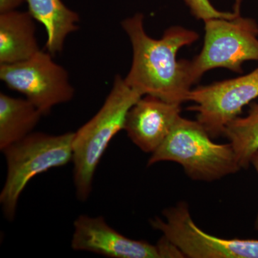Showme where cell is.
Segmentation results:
<instances>
[{
  "instance_id": "cell-1",
  "label": "cell",
  "mask_w": 258,
  "mask_h": 258,
  "mask_svg": "<svg viewBox=\"0 0 258 258\" xmlns=\"http://www.w3.org/2000/svg\"><path fill=\"white\" fill-rule=\"evenodd\" d=\"M144 19L143 15L137 13L121 23L133 50L125 83L142 96L181 105L188 101L193 83L189 61L177 60L176 55L180 49L196 42L199 35L183 27L172 26L156 40L146 32Z\"/></svg>"
},
{
  "instance_id": "cell-2",
  "label": "cell",
  "mask_w": 258,
  "mask_h": 258,
  "mask_svg": "<svg viewBox=\"0 0 258 258\" xmlns=\"http://www.w3.org/2000/svg\"><path fill=\"white\" fill-rule=\"evenodd\" d=\"M143 96L115 76L104 103L87 123L74 132V181L78 200L85 202L92 191L97 167L113 137L124 129L127 113Z\"/></svg>"
},
{
  "instance_id": "cell-3",
  "label": "cell",
  "mask_w": 258,
  "mask_h": 258,
  "mask_svg": "<svg viewBox=\"0 0 258 258\" xmlns=\"http://www.w3.org/2000/svg\"><path fill=\"white\" fill-rule=\"evenodd\" d=\"M198 120L180 116L162 144L147 162L150 166L172 161L195 181H210L235 174L240 167L230 143L217 144Z\"/></svg>"
},
{
  "instance_id": "cell-4",
  "label": "cell",
  "mask_w": 258,
  "mask_h": 258,
  "mask_svg": "<svg viewBox=\"0 0 258 258\" xmlns=\"http://www.w3.org/2000/svg\"><path fill=\"white\" fill-rule=\"evenodd\" d=\"M74 137V132L59 135L32 132L2 151L6 160L7 176L0 193V205L8 221L14 220L20 196L35 176L72 161Z\"/></svg>"
},
{
  "instance_id": "cell-5",
  "label": "cell",
  "mask_w": 258,
  "mask_h": 258,
  "mask_svg": "<svg viewBox=\"0 0 258 258\" xmlns=\"http://www.w3.org/2000/svg\"><path fill=\"white\" fill-rule=\"evenodd\" d=\"M205 40L201 52L189 61L193 85L208 71L224 68L242 74V66L258 61V24L243 18L239 12L232 19L215 18L205 21Z\"/></svg>"
},
{
  "instance_id": "cell-6",
  "label": "cell",
  "mask_w": 258,
  "mask_h": 258,
  "mask_svg": "<svg viewBox=\"0 0 258 258\" xmlns=\"http://www.w3.org/2000/svg\"><path fill=\"white\" fill-rule=\"evenodd\" d=\"M52 57L41 50L28 60L0 64L1 81L23 94L43 115L57 105L72 101L75 96L69 73Z\"/></svg>"
},
{
  "instance_id": "cell-7",
  "label": "cell",
  "mask_w": 258,
  "mask_h": 258,
  "mask_svg": "<svg viewBox=\"0 0 258 258\" xmlns=\"http://www.w3.org/2000/svg\"><path fill=\"white\" fill-rule=\"evenodd\" d=\"M164 219L151 220L153 228L190 258H258V240L225 239L202 230L195 224L187 204L181 203L163 211Z\"/></svg>"
},
{
  "instance_id": "cell-8",
  "label": "cell",
  "mask_w": 258,
  "mask_h": 258,
  "mask_svg": "<svg viewBox=\"0 0 258 258\" xmlns=\"http://www.w3.org/2000/svg\"><path fill=\"white\" fill-rule=\"evenodd\" d=\"M258 98V68L244 76L192 88L188 101L195 106L200 122L212 138L224 133L225 127L242 113V108Z\"/></svg>"
},
{
  "instance_id": "cell-9",
  "label": "cell",
  "mask_w": 258,
  "mask_h": 258,
  "mask_svg": "<svg viewBox=\"0 0 258 258\" xmlns=\"http://www.w3.org/2000/svg\"><path fill=\"white\" fill-rule=\"evenodd\" d=\"M71 247L111 258H161L157 244L125 237L103 217L80 215L74 223Z\"/></svg>"
},
{
  "instance_id": "cell-10",
  "label": "cell",
  "mask_w": 258,
  "mask_h": 258,
  "mask_svg": "<svg viewBox=\"0 0 258 258\" xmlns=\"http://www.w3.org/2000/svg\"><path fill=\"white\" fill-rule=\"evenodd\" d=\"M181 113V105L144 96L129 110L124 129L142 152L153 154L167 138Z\"/></svg>"
},
{
  "instance_id": "cell-11",
  "label": "cell",
  "mask_w": 258,
  "mask_h": 258,
  "mask_svg": "<svg viewBox=\"0 0 258 258\" xmlns=\"http://www.w3.org/2000/svg\"><path fill=\"white\" fill-rule=\"evenodd\" d=\"M35 19L18 10L0 14V64L28 60L41 50Z\"/></svg>"
},
{
  "instance_id": "cell-12",
  "label": "cell",
  "mask_w": 258,
  "mask_h": 258,
  "mask_svg": "<svg viewBox=\"0 0 258 258\" xmlns=\"http://www.w3.org/2000/svg\"><path fill=\"white\" fill-rule=\"evenodd\" d=\"M25 3L32 18L45 28L47 52L53 56L60 53L67 37L79 30V14L62 0H25Z\"/></svg>"
},
{
  "instance_id": "cell-13",
  "label": "cell",
  "mask_w": 258,
  "mask_h": 258,
  "mask_svg": "<svg viewBox=\"0 0 258 258\" xmlns=\"http://www.w3.org/2000/svg\"><path fill=\"white\" fill-rule=\"evenodd\" d=\"M42 112L26 98L0 93V150L23 140L33 132Z\"/></svg>"
},
{
  "instance_id": "cell-14",
  "label": "cell",
  "mask_w": 258,
  "mask_h": 258,
  "mask_svg": "<svg viewBox=\"0 0 258 258\" xmlns=\"http://www.w3.org/2000/svg\"><path fill=\"white\" fill-rule=\"evenodd\" d=\"M223 135L230 141L240 167L247 169L251 158L258 151V103L251 105L246 116L230 122Z\"/></svg>"
},
{
  "instance_id": "cell-15",
  "label": "cell",
  "mask_w": 258,
  "mask_h": 258,
  "mask_svg": "<svg viewBox=\"0 0 258 258\" xmlns=\"http://www.w3.org/2000/svg\"><path fill=\"white\" fill-rule=\"evenodd\" d=\"M189 7L191 14L198 20L204 22L210 19L224 18L232 19L235 18L240 12L241 0L236 2L235 11L233 13H225L215 9L209 0H184Z\"/></svg>"
},
{
  "instance_id": "cell-16",
  "label": "cell",
  "mask_w": 258,
  "mask_h": 258,
  "mask_svg": "<svg viewBox=\"0 0 258 258\" xmlns=\"http://www.w3.org/2000/svg\"><path fill=\"white\" fill-rule=\"evenodd\" d=\"M25 0H0V14L17 10Z\"/></svg>"
},
{
  "instance_id": "cell-17",
  "label": "cell",
  "mask_w": 258,
  "mask_h": 258,
  "mask_svg": "<svg viewBox=\"0 0 258 258\" xmlns=\"http://www.w3.org/2000/svg\"><path fill=\"white\" fill-rule=\"evenodd\" d=\"M250 164L253 166L256 172H257L258 174V151L254 153L252 158H251ZM254 227H255L256 230H258V212L257 217H256L255 222H254Z\"/></svg>"
}]
</instances>
